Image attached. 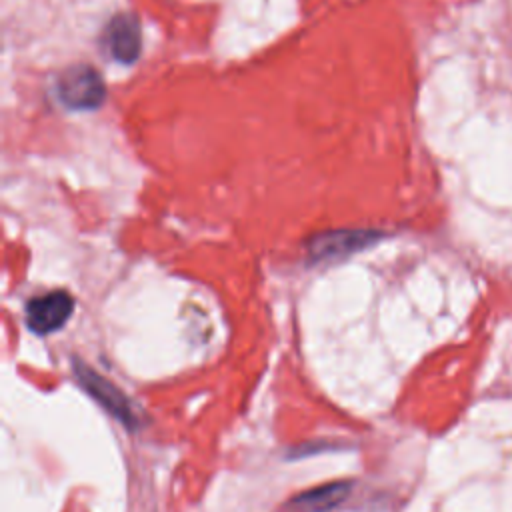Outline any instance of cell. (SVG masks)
Returning a JSON list of instances; mask_svg holds the SVG:
<instances>
[{"label":"cell","mask_w":512,"mask_h":512,"mask_svg":"<svg viewBox=\"0 0 512 512\" xmlns=\"http://www.w3.org/2000/svg\"><path fill=\"white\" fill-rule=\"evenodd\" d=\"M58 98L72 110H94L106 96V86L96 68L90 64H76L64 70L56 82Z\"/></svg>","instance_id":"6da1fadb"},{"label":"cell","mask_w":512,"mask_h":512,"mask_svg":"<svg viewBox=\"0 0 512 512\" xmlns=\"http://www.w3.org/2000/svg\"><path fill=\"white\" fill-rule=\"evenodd\" d=\"M374 238H376V234H372V232H336V234H326V236H318L312 242L310 252L316 258L338 256L340 252H352V250L364 248Z\"/></svg>","instance_id":"8992f818"},{"label":"cell","mask_w":512,"mask_h":512,"mask_svg":"<svg viewBox=\"0 0 512 512\" xmlns=\"http://www.w3.org/2000/svg\"><path fill=\"white\" fill-rule=\"evenodd\" d=\"M104 40L116 62L132 64L142 48V28L138 18L134 14H116L104 30Z\"/></svg>","instance_id":"277c9868"},{"label":"cell","mask_w":512,"mask_h":512,"mask_svg":"<svg viewBox=\"0 0 512 512\" xmlns=\"http://www.w3.org/2000/svg\"><path fill=\"white\" fill-rule=\"evenodd\" d=\"M350 492V482H330L302 492L288 502L290 512H330L340 506Z\"/></svg>","instance_id":"5b68a950"},{"label":"cell","mask_w":512,"mask_h":512,"mask_svg":"<svg viewBox=\"0 0 512 512\" xmlns=\"http://www.w3.org/2000/svg\"><path fill=\"white\" fill-rule=\"evenodd\" d=\"M74 300L64 290H52L36 296L26 304V326L34 334H50L60 330L72 316Z\"/></svg>","instance_id":"3957f363"},{"label":"cell","mask_w":512,"mask_h":512,"mask_svg":"<svg viewBox=\"0 0 512 512\" xmlns=\"http://www.w3.org/2000/svg\"><path fill=\"white\" fill-rule=\"evenodd\" d=\"M78 382L86 388V392L104 406V410H108L114 418H118L126 428H136L138 426V414L134 410V406L130 404V400L122 394L120 388H116L112 382H108L102 374L94 372L92 368H88L82 362L74 364Z\"/></svg>","instance_id":"7a4b0ae2"}]
</instances>
